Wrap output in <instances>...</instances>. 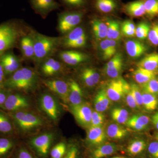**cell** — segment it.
<instances>
[{"label":"cell","instance_id":"1","mask_svg":"<svg viewBox=\"0 0 158 158\" xmlns=\"http://www.w3.org/2000/svg\"><path fill=\"white\" fill-rule=\"evenodd\" d=\"M39 82L38 74L28 67L19 68L6 79L3 88L7 90H15L29 93L37 88Z\"/></svg>","mask_w":158,"mask_h":158},{"label":"cell","instance_id":"2","mask_svg":"<svg viewBox=\"0 0 158 158\" xmlns=\"http://www.w3.org/2000/svg\"><path fill=\"white\" fill-rule=\"evenodd\" d=\"M10 116L18 129L23 134L36 132L45 125L44 120L40 116L28 110L13 112Z\"/></svg>","mask_w":158,"mask_h":158},{"label":"cell","instance_id":"3","mask_svg":"<svg viewBox=\"0 0 158 158\" xmlns=\"http://www.w3.org/2000/svg\"><path fill=\"white\" fill-rule=\"evenodd\" d=\"M32 36L34 44V60L40 64L55 53L59 45L60 39L38 33H34Z\"/></svg>","mask_w":158,"mask_h":158},{"label":"cell","instance_id":"4","mask_svg":"<svg viewBox=\"0 0 158 158\" xmlns=\"http://www.w3.org/2000/svg\"><path fill=\"white\" fill-rule=\"evenodd\" d=\"M21 32L16 23L6 22L0 24V55L15 47Z\"/></svg>","mask_w":158,"mask_h":158},{"label":"cell","instance_id":"5","mask_svg":"<svg viewBox=\"0 0 158 158\" xmlns=\"http://www.w3.org/2000/svg\"><path fill=\"white\" fill-rule=\"evenodd\" d=\"M39 107L46 116L54 122L59 120L61 115V109L56 97L49 93L42 94L38 100Z\"/></svg>","mask_w":158,"mask_h":158},{"label":"cell","instance_id":"6","mask_svg":"<svg viewBox=\"0 0 158 158\" xmlns=\"http://www.w3.org/2000/svg\"><path fill=\"white\" fill-rule=\"evenodd\" d=\"M85 15L83 10L65 11L60 13L58 18V28L61 34H67L77 27Z\"/></svg>","mask_w":158,"mask_h":158},{"label":"cell","instance_id":"7","mask_svg":"<svg viewBox=\"0 0 158 158\" xmlns=\"http://www.w3.org/2000/svg\"><path fill=\"white\" fill-rule=\"evenodd\" d=\"M54 138L53 133L45 132L31 138L30 144L39 157L46 158L50 152Z\"/></svg>","mask_w":158,"mask_h":158},{"label":"cell","instance_id":"8","mask_svg":"<svg viewBox=\"0 0 158 158\" xmlns=\"http://www.w3.org/2000/svg\"><path fill=\"white\" fill-rule=\"evenodd\" d=\"M106 89L112 101L118 102L124 98L128 93L131 90V85L124 79L118 77L110 81Z\"/></svg>","mask_w":158,"mask_h":158},{"label":"cell","instance_id":"9","mask_svg":"<svg viewBox=\"0 0 158 158\" xmlns=\"http://www.w3.org/2000/svg\"><path fill=\"white\" fill-rule=\"evenodd\" d=\"M31 106V101L27 96L17 93L9 94L4 104L1 107L4 110L13 113L27 110Z\"/></svg>","mask_w":158,"mask_h":158},{"label":"cell","instance_id":"10","mask_svg":"<svg viewBox=\"0 0 158 158\" xmlns=\"http://www.w3.org/2000/svg\"><path fill=\"white\" fill-rule=\"evenodd\" d=\"M70 111L80 125L84 127H90L93 112L90 104L83 102L76 106H71Z\"/></svg>","mask_w":158,"mask_h":158},{"label":"cell","instance_id":"11","mask_svg":"<svg viewBox=\"0 0 158 158\" xmlns=\"http://www.w3.org/2000/svg\"><path fill=\"white\" fill-rule=\"evenodd\" d=\"M43 84L49 90L62 100L69 103V85L68 82L60 79H51L44 81Z\"/></svg>","mask_w":158,"mask_h":158},{"label":"cell","instance_id":"12","mask_svg":"<svg viewBox=\"0 0 158 158\" xmlns=\"http://www.w3.org/2000/svg\"><path fill=\"white\" fill-rule=\"evenodd\" d=\"M107 136L104 127H88L86 143L91 148H94L106 142Z\"/></svg>","mask_w":158,"mask_h":158},{"label":"cell","instance_id":"13","mask_svg":"<svg viewBox=\"0 0 158 158\" xmlns=\"http://www.w3.org/2000/svg\"><path fill=\"white\" fill-rule=\"evenodd\" d=\"M31 8L43 18L46 17L52 11L60 8V4L56 0H30Z\"/></svg>","mask_w":158,"mask_h":158},{"label":"cell","instance_id":"14","mask_svg":"<svg viewBox=\"0 0 158 158\" xmlns=\"http://www.w3.org/2000/svg\"><path fill=\"white\" fill-rule=\"evenodd\" d=\"M0 63L7 76H11L20 68V59L10 50L0 55Z\"/></svg>","mask_w":158,"mask_h":158},{"label":"cell","instance_id":"15","mask_svg":"<svg viewBox=\"0 0 158 158\" xmlns=\"http://www.w3.org/2000/svg\"><path fill=\"white\" fill-rule=\"evenodd\" d=\"M59 58L65 64L76 65L88 60V55L81 52L73 50L63 51L59 53Z\"/></svg>","mask_w":158,"mask_h":158},{"label":"cell","instance_id":"16","mask_svg":"<svg viewBox=\"0 0 158 158\" xmlns=\"http://www.w3.org/2000/svg\"><path fill=\"white\" fill-rule=\"evenodd\" d=\"M123 66L122 56L116 53L105 65L104 71L108 77L114 79L119 77Z\"/></svg>","mask_w":158,"mask_h":158},{"label":"cell","instance_id":"17","mask_svg":"<svg viewBox=\"0 0 158 158\" xmlns=\"http://www.w3.org/2000/svg\"><path fill=\"white\" fill-rule=\"evenodd\" d=\"M119 147L115 143L106 142L91 149L89 158H104L116 153Z\"/></svg>","mask_w":158,"mask_h":158},{"label":"cell","instance_id":"18","mask_svg":"<svg viewBox=\"0 0 158 158\" xmlns=\"http://www.w3.org/2000/svg\"><path fill=\"white\" fill-rule=\"evenodd\" d=\"M79 78L85 86L90 88L97 85L99 81L100 76L95 69L86 67L81 70Z\"/></svg>","mask_w":158,"mask_h":158},{"label":"cell","instance_id":"19","mask_svg":"<svg viewBox=\"0 0 158 158\" xmlns=\"http://www.w3.org/2000/svg\"><path fill=\"white\" fill-rule=\"evenodd\" d=\"M62 69L61 62L52 57L48 58L41 63L40 71L42 74L45 77L56 75Z\"/></svg>","mask_w":158,"mask_h":158},{"label":"cell","instance_id":"20","mask_svg":"<svg viewBox=\"0 0 158 158\" xmlns=\"http://www.w3.org/2000/svg\"><path fill=\"white\" fill-rule=\"evenodd\" d=\"M69 85V103L71 106H76L83 102V93L81 87L74 80L70 79Z\"/></svg>","mask_w":158,"mask_h":158},{"label":"cell","instance_id":"21","mask_svg":"<svg viewBox=\"0 0 158 158\" xmlns=\"http://www.w3.org/2000/svg\"><path fill=\"white\" fill-rule=\"evenodd\" d=\"M125 48L128 55L133 59L141 57L147 50L144 44L135 40H130L127 41Z\"/></svg>","mask_w":158,"mask_h":158},{"label":"cell","instance_id":"22","mask_svg":"<svg viewBox=\"0 0 158 158\" xmlns=\"http://www.w3.org/2000/svg\"><path fill=\"white\" fill-rule=\"evenodd\" d=\"M150 120L149 117L147 115L136 114L129 118L126 124L132 129L142 131L147 128Z\"/></svg>","mask_w":158,"mask_h":158},{"label":"cell","instance_id":"23","mask_svg":"<svg viewBox=\"0 0 158 158\" xmlns=\"http://www.w3.org/2000/svg\"><path fill=\"white\" fill-rule=\"evenodd\" d=\"M112 101L109 98L105 88L99 90L94 99V106L98 112L103 113L107 111L111 105Z\"/></svg>","mask_w":158,"mask_h":158},{"label":"cell","instance_id":"24","mask_svg":"<svg viewBox=\"0 0 158 158\" xmlns=\"http://www.w3.org/2000/svg\"><path fill=\"white\" fill-rule=\"evenodd\" d=\"M86 35L83 28L77 27L67 34L62 41V44L65 48H73L74 45Z\"/></svg>","mask_w":158,"mask_h":158},{"label":"cell","instance_id":"25","mask_svg":"<svg viewBox=\"0 0 158 158\" xmlns=\"http://www.w3.org/2000/svg\"><path fill=\"white\" fill-rule=\"evenodd\" d=\"M144 0H136L127 4L124 7L125 12L131 17H140L145 15Z\"/></svg>","mask_w":158,"mask_h":158},{"label":"cell","instance_id":"26","mask_svg":"<svg viewBox=\"0 0 158 158\" xmlns=\"http://www.w3.org/2000/svg\"><path fill=\"white\" fill-rule=\"evenodd\" d=\"M117 46L116 40L108 39L102 40L99 47L103 59L104 60H108L115 56L117 51Z\"/></svg>","mask_w":158,"mask_h":158},{"label":"cell","instance_id":"27","mask_svg":"<svg viewBox=\"0 0 158 158\" xmlns=\"http://www.w3.org/2000/svg\"><path fill=\"white\" fill-rule=\"evenodd\" d=\"M19 45L23 56L27 59L34 60V44L32 35L22 37L20 40Z\"/></svg>","mask_w":158,"mask_h":158},{"label":"cell","instance_id":"28","mask_svg":"<svg viewBox=\"0 0 158 158\" xmlns=\"http://www.w3.org/2000/svg\"><path fill=\"white\" fill-rule=\"evenodd\" d=\"M147 147V143L144 140L141 139H135L129 143L126 151L128 155L137 156L144 152Z\"/></svg>","mask_w":158,"mask_h":158},{"label":"cell","instance_id":"29","mask_svg":"<svg viewBox=\"0 0 158 158\" xmlns=\"http://www.w3.org/2000/svg\"><path fill=\"white\" fill-rule=\"evenodd\" d=\"M156 73L138 67L133 73V77L137 83L143 85L153 79L155 78Z\"/></svg>","mask_w":158,"mask_h":158},{"label":"cell","instance_id":"30","mask_svg":"<svg viewBox=\"0 0 158 158\" xmlns=\"http://www.w3.org/2000/svg\"><path fill=\"white\" fill-rule=\"evenodd\" d=\"M107 137L113 140H121L125 138L127 135L126 129L118 123H111L108 126L106 130Z\"/></svg>","mask_w":158,"mask_h":158},{"label":"cell","instance_id":"31","mask_svg":"<svg viewBox=\"0 0 158 158\" xmlns=\"http://www.w3.org/2000/svg\"><path fill=\"white\" fill-rule=\"evenodd\" d=\"M91 27L95 39L97 40H102L106 38L108 26L106 23L97 19L91 21Z\"/></svg>","mask_w":158,"mask_h":158},{"label":"cell","instance_id":"32","mask_svg":"<svg viewBox=\"0 0 158 158\" xmlns=\"http://www.w3.org/2000/svg\"><path fill=\"white\" fill-rule=\"evenodd\" d=\"M138 67L155 71L158 68V53L148 55L138 63Z\"/></svg>","mask_w":158,"mask_h":158},{"label":"cell","instance_id":"33","mask_svg":"<svg viewBox=\"0 0 158 158\" xmlns=\"http://www.w3.org/2000/svg\"><path fill=\"white\" fill-rule=\"evenodd\" d=\"M106 24L108 26L107 39L117 41L121 38V27L119 23L114 20L108 19Z\"/></svg>","mask_w":158,"mask_h":158},{"label":"cell","instance_id":"34","mask_svg":"<svg viewBox=\"0 0 158 158\" xmlns=\"http://www.w3.org/2000/svg\"><path fill=\"white\" fill-rule=\"evenodd\" d=\"M94 6L100 12L110 13L116 10L118 5L116 0H94Z\"/></svg>","mask_w":158,"mask_h":158},{"label":"cell","instance_id":"35","mask_svg":"<svg viewBox=\"0 0 158 158\" xmlns=\"http://www.w3.org/2000/svg\"><path fill=\"white\" fill-rule=\"evenodd\" d=\"M143 107L148 111H153L158 107V97L142 91Z\"/></svg>","mask_w":158,"mask_h":158},{"label":"cell","instance_id":"36","mask_svg":"<svg viewBox=\"0 0 158 158\" xmlns=\"http://www.w3.org/2000/svg\"><path fill=\"white\" fill-rule=\"evenodd\" d=\"M111 116L113 121L119 124H126L129 118L127 110L120 107L113 109L111 111Z\"/></svg>","mask_w":158,"mask_h":158},{"label":"cell","instance_id":"37","mask_svg":"<svg viewBox=\"0 0 158 158\" xmlns=\"http://www.w3.org/2000/svg\"><path fill=\"white\" fill-rule=\"evenodd\" d=\"M13 126L10 118L2 112H0V133L9 134L13 131Z\"/></svg>","mask_w":158,"mask_h":158},{"label":"cell","instance_id":"38","mask_svg":"<svg viewBox=\"0 0 158 158\" xmlns=\"http://www.w3.org/2000/svg\"><path fill=\"white\" fill-rule=\"evenodd\" d=\"M68 148L65 142H59L51 150V158H63L67 152Z\"/></svg>","mask_w":158,"mask_h":158},{"label":"cell","instance_id":"39","mask_svg":"<svg viewBox=\"0 0 158 158\" xmlns=\"http://www.w3.org/2000/svg\"><path fill=\"white\" fill-rule=\"evenodd\" d=\"M145 14L150 17L158 15V0H144Z\"/></svg>","mask_w":158,"mask_h":158},{"label":"cell","instance_id":"40","mask_svg":"<svg viewBox=\"0 0 158 158\" xmlns=\"http://www.w3.org/2000/svg\"><path fill=\"white\" fill-rule=\"evenodd\" d=\"M150 29L148 23L144 22L140 23L136 27L135 36L140 40H144L148 36Z\"/></svg>","mask_w":158,"mask_h":158},{"label":"cell","instance_id":"41","mask_svg":"<svg viewBox=\"0 0 158 158\" xmlns=\"http://www.w3.org/2000/svg\"><path fill=\"white\" fill-rule=\"evenodd\" d=\"M143 92L158 97V80L153 79L144 85H141Z\"/></svg>","mask_w":158,"mask_h":158},{"label":"cell","instance_id":"42","mask_svg":"<svg viewBox=\"0 0 158 158\" xmlns=\"http://www.w3.org/2000/svg\"><path fill=\"white\" fill-rule=\"evenodd\" d=\"M14 146V143L11 139L0 138V157L8 154Z\"/></svg>","mask_w":158,"mask_h":158},{"label":"cell","instance_id":"43","mask_svg":"<svg viewBox=\"0 0 158 158\" xmlns=\"http://www.w3.org/2000/svg\"><path fill=\"white\" fill-rule=\"evenodd\" d=\"M131 90L138 105V109H141L143 107L142 92L141 89L138 85L133 83L131 85Z\"/></svg>","mask_w":158,"mask_h":158},{"label":"cell","instance_id":"44","mask_svg":"<svg viewBox=\"0 0 158 158\" xmlns=\"http://www.w3.org/2000/svg\"><path fill=\"white\" fill-rule=\"evenodd\" d=\"M105 117L102 113L96 111H93L91 116L90 127H100L104 122Z\"/></svg>","mask_w":158,"mask_h":158},{"label":"cell","instance_id":"45","mask_svg":"<svg viewBox=\"0 0 158 158\" xmlns=\"http://www.w3.org/2000/svg\"><path fill=\"white\" fill-rule=\"evenodd\" d=\"M148 37L152 44L158 45V23L154 25L150 29Z\"/></svg>","mask_w":158,"mask_h":158},{"label":"cell","instance_id":"46","mask_svg":"<svg viewBox=\"0 0 158 158\" xmlns=\"http://www.w3.org/2000/svg\"><path fill=\"white\" fill-rule=\"evenodd\" d=\"M61 2L67 6L73 8H79L85 5L87 0H60Z\"/></svg>","mask_w":158,"mask_h":158},{"label":"cell","instance_id":"47","mask_svg":"<svg viewBox=\"0 0 158 158\" xmlns=\"http://www.w3.org/2000/svg\"><path fill=\"white\" fill-rule=\"evenodd\" d=\"M147 150L150 158H158V141L150 142L148 145Z\"/></svg>","mask_w":158,"mask_h":158},{"label":"cell","instance_id":"48","mask_svg":"<svg viewBox=\"0 0 158 158\" xmlns=\"http://www.w3.org/2000/svg\"><path fill=\"white\" fill-rule=\"evenodd\" d=\"M125 98L127 104L130 108L134 110L138 109V105L131 90L125 97Z\"/></svg>","mask_w":158,"mask_h":158},{"label":"cell","instance_id":"49","mask_svg":"<svg viewBox=\"0 0 158 158\" xmlns=\"http://www.w3.org/2000/svg\"><path fill=\"white\" fill-rule=\"evenodd\" d=\"M79 150L75 145L68 148L67 152L63 158H78Z\"/></svg>","mask_w":158,"mask_h":158},{"label":"cell","instance_id":"50","mask_svg":"<svg viewBox=\"0 0 158 158\" xmlns=\"http://www.w3.org/2000/svg\"><path fill=\"white\" fill-rule=\"evenodd\" d=\"M5 89V88L0 87V106L4 104L9 94L7 89Z\"/></svg>","mask_w":158,"mask_h":158},{"label":"cell","instance_id":"51","mask_svg":"<svg viewBox=\"0 0 158 158\" xmlns=\"http://www.w3.org/2000/svg\"><path fill=\"white\" fill-rule=\"evenodd\" d=\"M17 158H34L30 152L25 148L19 150Z\"/></svg>","mask_w":158,"mask_h":158},{"label":"cell","instance_id":"52","mask_svg":"<svg viewBox=\"0 0 158 158\" xmlns=\"http://www.w3.org/2000/svg\"><path fill=\"white\" fill-rule=\"evenodd\" d=\"M6 76L2 66L0 63V87L3 88V85L6 80Z\"/></svg>","mask_w":158,"mask_h":158},{"label":"cell","instance_id":"53","mask_svg":"<svg viewBox=\"0 0 158 158\" xmlns=\"http://www.w3.org/2000/svg\"><path fill=\"white\" fill-rule=\"evenodd\" d=\"M152 122L154 126L158 130V112L152 116Z\"/></svg>","mask_w":158,"mask_h":158},{"label":"cell","instance_id":"54","mask_svg":"<svg viewBox=\"0 0 158 158\" xmlns=\"http://www.w3.org/2000/svg\"><path fill=\"white\" fill-rule=\"evenodd\" d=\"M111 158H127L126 157H124V156H119L113 157H112Z\"/></svg>","mask_w":158,"mask_h":158},{"label":"cell","instance_id":"55","mask_svg":"<svg viewBox=\"0 0 158 158\" xmlns=\"http://www.w3.org/2000/svg\"><path fill=\"white\" fill-rule=\"evenodd\" d=\"M155 138L156 139V140L157 141H158V132L156 134V136H155Z\"/></svg>","mask_w":158,"mask_h":158}]
</instances>
